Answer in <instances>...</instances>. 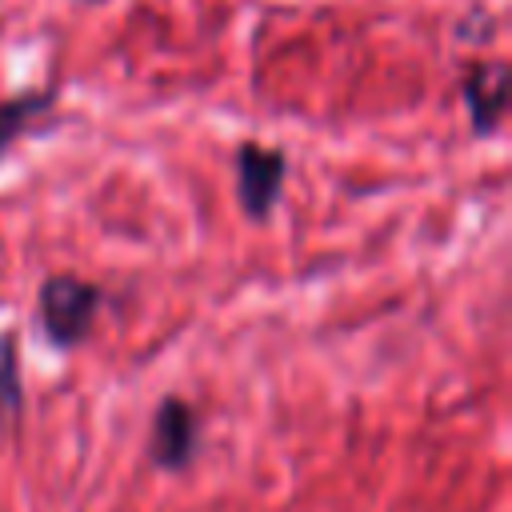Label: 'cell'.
Here are the masks:
<instances>
[{
    "instance_id": "cell-1",
    "label": "cell",
    "mask_w": 512,
    "mask_h": 512,
    "mask_svg": "<svg viewBox=\"0 0 512 512\" xmlns=\"http://www.w3.org/2000/svg\"><path fill=\"white\" fill-rule=\"evenodd\" d=\"M100 304H104V288L100 284H92V280H84L76 272L44 276L40 288H36V320H40L44 340L56 352L80 348L96 328Z\"/></svg>"
},
{
    "instance_id": "cell-5",
    "label": "cell",
    "mask_w": 512,
    "mask_h": 512,
    "mask_svg": "<svg viewBox=\"0 0 512 512\" xmlns=\"http://www.w3.org/2000/svg\"><path fill=\"white\" fill-rule=\"evenodd\" d=\"M56 112V88H28V92H16L8 100H0V160L12 152V144L32 132V124H40L44 116Z\"/></svg>"
},
{
    "instance_id": "cell-4",
    "label": "cell",
    "mask_w": 512,
    "mask_h": 512,
    "mask_svg": "<svg viewBox=\"0 0 512 512\" xmlns=\"http://www.w3.org/2000/svg\"><path fill=\"white\" fill-rule=\"evenodd\" d=\"M508 92H512V72L504 60H476L460 76V100L468 112V128L476 136H492L504 124L508 112Z\"/></svg>"
},
{
    "instance_id": "cell-2",
    "label": "cell",
    "mask_w": 512,
    "mask_h": 512,
    "mask_svg": "<svg viewBox=\"0 0 512 512\" xmlns=\"http://www.w3.org/2000/svg\"><path fill=\"white\" fill-rule=\"evenodd\" d=\"M232 172H236V200L240 212L252 224H264L280 196H284V180H288V152L284 148H268L256 140L236 144L232 152Z\"/></svg>"
},
{
    "instance_id": "cell-6",
    "label": "cell",
    "mask_w": 512,
    "mask_h": 512,
    "mask_svg": "<svg viewBox=\"0 0 512 512\" xmlns=\"http://www.w3.org/2000/svg\"><path fill=\"white\" fill-rule=\"evenodd\" d=\"M24 412V376H20V340L12 328H0V428Z\"/></svg>"
},
{
    "instance_id": "cell-3",
    "label": "cell",
    "mask_w": 512,
    "mask_h": 512,
    "mask_svg": "<svg viewBox=\"0 0 512 512\" xmlns=\"http://www.w3.org/2000/svg\"><path fill=\"white\" fill-rule=\"evenodd\" d=\"M148 460L160 472H184L200 456V412L184 396H164L148 424Z\"/></svg>"
}]
</instances>
